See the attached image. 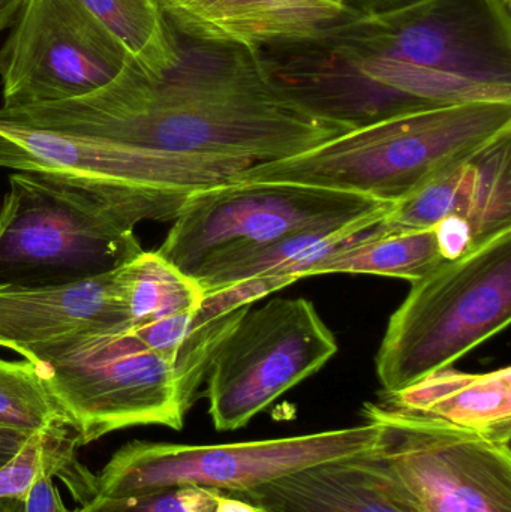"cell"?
<instances>
[{
    "instance_id": "277c9868",
    "label": "cell",
    "mask_w": 511,
    "mask_h": 512,
    "mask_svg": "<svg viewBox=\"0 0 511 512\" xmlns=\"http://www.w3.org/2000/svg\"><path fill=\"white\" fill-rule=\"evenodd\" d=\"M510 132L511 104L446 105L351 129L233 180L300 183L399 204Z\"/></svg>"
},
{
    "instance_id": "cb8c5ba5",
    "label": "cell",
    "mask_w": 511,
    "mask_h": 512,
    "mask_svg": "<svg viewBox=\"0 0 511 512\" xmlns=\"http://www.w3.org/2000/svg\"><path fill=\"white\" fill-rule=\"evenodd\" d=\"M11 502L12 512H72L63 504L51 477L39 478L23 499H11Z\"/></svg>"
},
{
    "instance_id": "e0dca14e",
    "label": "cell",
    "mask_w": 511,
    "mask_h": 512,
    "mask_svg": "<svg viewBox=\"0 0 511 512\" xmlns=\"http://www.w3.org/2000/svg\"><path fill=\"white\" fill-rule=\"evenodd\" d=\"M387 397V405L432 418L500 445L511 442V369L438 370Z\"/></svg>"
},
{
    "instance_id": "8fae6325",
    "label": "cell",
    "mask_w": 511,
    "mask_h": 512,
    "mask_svg": "<svg viewBox=\"0 0 511 512\" xmlns=\"http://www.w3.org/2000/svg\"><path fill=\"white\" fill-rule=\"evenodd\" d=\"M384 427L380 456L416 512H511V448L432 418L366 403Z\"/></svg>"
},
{
    "instance_id": "9a60e30c",
    "label": "cell",
    "mask_w": 511,
    "mask_h": 512,
    "mask_svg": "<svg viewBox=\"0 0 511 512\" xmlns=\"http://www.w3.org/2000/svg\"><path fill=\"white\" fill-rule=\"evenodd\" d=\"M179 35L260 50L354 15L332 0H161Z\"/></svg>"
},
{
    "instance_id": "f546056e",
    "label": "cell",
    "mask_w": 511,
    "mask_h": 512,
    "mask_svg": "<svg viewBox=\"0 0 511 512\" xmlns=\"http://www.w3.org/2000/svg\"><path fill=\"white\" fill-rule=\"evenodd\" d=\"M332 2H339V0H332ZM339 3H341V2H339Z\"/></svg>"
},
{
    "instance_id": "ac0fdd59",
    "label": "cell",
    "mask_w": 511,
    "mask_h": 512,
    "mask_svg": "<svg viewBox=\"0 0 511 512\" xmlns=\"http://www.w3.org/2000/svg\"><path fill=\"white\" fill-rule=\"evenodd\" d=\"M437 228L381 234L351 248L326 256L309 268L318 274H377L414 283L446 261Z\"/></svg>"
},
{
    "instance_id": "7c38bea8",
    "label": "cell",
    "mask_w": 511,
    "mask_h": 512,
    "mask_svg": "<svg viewBox=\"0 0 511 512\" xmlns=\"http://www.w3.org/2000/svg\"><path fill=\"white\" fill-rule=\"evenodd\" d=\"M249 167L233 159L158 152L0 120V168L57 174L113 194L185 201Z\"/></svg>"
},
{
    "instance_id": "ba28073f",
    "label": "cell",
    "mask_w": 511,
    "mask_h": 512,
    "mask_svg": "<svg viewBox=\"0 0 511 512\" xmlns=\"http://www.w3.org/2000/svg\"><path fill=\"white\" fill-rule=\"evenodd\" d=\"M383 442L384 427L369 420L347 429L237 444L134 441L119 448L96 475L98 493L132 496L188 486L246 492L321 463L378 453Z\"/></svg>"
},
{
    "instance_id": "44dd1931",
    "label": "cell",
    "mask_w": 511,
    "mask_h": 512,
    "mask_svg": "<svg viewBox=\"0 0 511 512\" xmlns=\"http://www.w3.org/2000/svg\"><path fill=\"white\" fill-rule=\"evenodd\" d=\"M126 310L131 328L146 327L192 312L204 298L195 280L153 252H141L125 265Z\"/></svg>"
},
{
    "instance_id": "d4e9b609",
    "label": "cell",
    "mask_w": 511,
    "mask_h": 512,
    "mask_svg": "<svg viewBox=\"0 0 511 512\" xmlns=\"http://www.w3.org/2000/svg\"><path fill=\"white\" fill-rule=\"evenodd\" d=\"M339 2L354 14L374 15L410 8L426 0H339Z\"/></svg>"
},
{
    "instance_id": "484cf974",
    "label": "cell",
    "mask_w": 511,
    "mask_h": 512,
    "mask_svg": "<svg viewBox=\"0 0 511 512\" xmlns=\"http://www.w3.org/2000/svg\"><path fill=\"white\" fill-rule=\"evenodd\" d=\"M26 439L24 436L0 430V468H3L15 456V453L23 447Z\"/></svg>"
},
{
    "instance_id": "f1b7e54d",
    "label": "cell",
    "mask_w": 511,
    "mask_h": 512,
    "mask_svg": "<svg viewBox=\"0 0 511 512\" xmlns=\"http://www.w3.org/2000/svg\"><path fill=\"white\" fill-rule=\"evenodd\" d=\"M503 2L510 6V0H503Z\"/></svg>"
},
{
    "instance_id": "4fadbf2b",
    "label": "cell",
    "mask_w": 511,
    "mask_h": 512,
    "mask_svg": "<svg viewBox=\"0 0 511 512\" xmlns=\"http://www.w3.org/2000/svg\"><path fill=\"white\" fill-rule=\"evenodd\" d=\"M125 322V265L66 285L0 288V346L23 357L84 331Z\"/></svg>"
},
{
    "instance_id": "6da1fadb",
    "label": "cell",
    "mask_w": 511,
    "mask_h": 512,
    "mask_svg": "<svg viewBox=\"0 0 511 512\" xmlns=\"http://www.w3.org/2000/svg\"><path fill=\"white\" fill-rule=\"evenodd\" d=\"M257 53L282 92L350 131L446 105L511 104V17L503 0H426L354 14Z\"/></svg>"
},
{
    "instance_id": "52a82bcc",
    "label": "cell",
    "mask_w": 511,
    "mask_h": 512,
    "mask_svg": "<svg viewBox=\"0 0 511 512\" xmlns=\"http://www.w3.org/2000/svg\"><path fill=\"white\" fill-rule=\"evenodd\" d=\"M395 204L288 182H230L194 192L155 251L198 282L230 259L312 228L386 215Z\"/></svg>"
},
{
    "instance_id": "3957f363",
    "label": "cell",
    "mask_w": 511,
    "mask_h": 512,
    "mask_svg": "<svg viewBox=\"0 0 511 512\" xmlns=\"http://www.w3.org/2000/svg\"><path fill=\"white\" fill-rule=\"evenodd\" d=\"M185 203L15 171L0 207V288L66 285L113 273L143 252L135 236L140 222L174 221Z\"/></svg>"
},
{
    "instance_id": "5b68a950",
    "label": "cell",
    "mask_w": 511,
    "mask_h": 512,
    "mask_svg": "<svg viewBox=\"0 0 511 512\" xmlns=\"http://www.w3.org/2000/svg\"><path fill=\"white\" fill-rule=\"evenodd\" d=\"M511 227L446 259L411 286L375 358L386 396L399 393L509 327Z\"/></svg>"
},
{
    "instance_id": "7a4b0ae2",
    "label": "cell",
    "mask_w": 511,
    "mask_h": 512,
    "mask_svg": "<svg viewBox=\"0 0 511 512\" xmlns=\"http://www.w3.org/2000/svg\"><path fill=\"white\" fill-rule=\"evenodd\" d=\"M179 36L161 75L134 60L104 89L17 111V122L126 146L257 165L308 152L350 129L314 116L282 92L257 50Z\"/></svg>"
},
{
    "instance_id": "83f0119b",
    "label": "cell",
    "mask_w": 511,
    "mask_h": 512,
    "mask_svg": "<svg viewBox=\"0 0 511 512\" xmlns=\"http://www.w3.org/2000/svg\"><path fill=\"white\" fill-rule=\"evenodd\" d=\"M0 512H12L11 499H0Z\"/></svg>"
},
{
    "instance_id": "9c48e42d",
    "label": "cell",
    "mask_w": 511,
    "mask_h": 512,
    "mask_svg": "<svg viewBox=\"0 0 511 512\" xmlns=\"http://www.w3.org/2000/svg\"><path fill=\"white\" fill-rule=\"evenodd\" d=\"M336 352L335 336L306 298L278 297L251 307L222 340L207 372L204 396L213 426L242 429Z\"/></svg>"
},
{
    "instance_id": "7402d4cb",
    "label": "cell",
    "mask_w": 511,
    "mask_h": 512,
    "mask_svg": "<svg viewBox=\"0 0 511 512\" xmlns=\"http://www.w3.org/2000/svg\"><path fill=\"white\" fill-rule=\"evenodd\" d=\"M68 427V417L35 364L0 360V430L30 438Z\"/></svg>"
},
{
    "instance_id": "5bb4252c",
    "label": "cell",
    "mask_w": 511,
    "mask_h": 512,
    "mask_svg": "<svg viewBox=\"0 0 511 512\" xmlns=\"http://www.w3.org/2000/svg\"><path fill=\"white\" fill-rule=\"evenodd\" d=\"M446 219L470 228L474 245L511 227V132L450 168L384 218L389 233L426 230Z\"/></svg>"
},
{
    "instance_id": "ffe728a7",
    "label": "cell",
    "mask_w": 511,
    "mask_h": 512,
    "mask_svg": "<svg viewBox=\"0 0 511 512\" xmlns=\"http://www.w3.org/2000/svg\"><path fill=\"white\" fill-rule=\"evenodd\" d=\"M144 71L161 75L179 60V36L161 0H81Z\"/></svg>"
},
{
    "instance_id": "2e32d148",
    "label": "cell",
    "mask_w": 511,
    "mask_h": 512,
    "mask_svg": "<svg viewBox=\"0 0 511 512\" xmlns=\"http://www.w3.org/2000/svg\"><path fill=\"white\" fill-rule=\"evenodd\" d=\"M233 495L264 512H416L380 451L321 463Z\"/></svg>"
},
{
    "instance_id": "30bf717a",
    "label": "cell",
    "mask_w": 511,
    "mask_h": 512,
    "mask_svg": "<svg viewBox=\"0 0 511 512\" xmlns=\"http://www.w3.org/2000/svg\"><path fill=\"white\" fill-rule=\"evenodd\" d=\"M0 47L2 110L84 98L131 57L81 0H23Z\"/></svg>"
},
{
    "instance_id": "4316f807",
    "label": "cell",
    "mask_w": 511,
    "mask_h": 512,
    "mask_svg": "<svg viewBox=\"0 0 511 512\" xmlns=\"http://www.w3.org/2000/svg\"><path fill=\"white\" fill-rule=\"evenodd\" d=\"M23 0H0V33L8 29Z\"/></svg>"
},
{
    "instance_id": "d6986e66",
    "label": "cell",
    "mask_w": 511,
    "mask_h": 512,
    "mask_svg": "<svg viewBox=\"0 0 511 512\" xmlns=\"http://www.w3.org/2000/svg\"><path fill=\"white\" fill-rule=\"evenodd\" d=\"M80 447L83 445L72 427L30 436L0 468V499L20 501L35 481L51 477L59 478L78 504H86L98 495V480L78 459Z\"/></svg>"
},
{
    "instance_id": "8992f818",
    "label": "cell",
    "mask_w": 511,
    "mask_h": 512,
    "mask_svg": "<svg viewBox=\"0 0 511 512\" xmlns=\"http://www.w3.org/2000/svg\"><path fill=\"white\" fill-rule=\"evenodd\" d=\"M24 360L35 364L81 445L129 427L179 432L194 405L176 364L150 351L128 322L51 343Z\"/></svg>"
},
{
    "instance_id": "603a6c76",
    "label": "cell",
    "mask_w": 511,
    "mask_h": 512,
    "mask_svg": "<svg viewBox=\"0 0 511 512\" xmlns=\"http://www.w3.org/2000/svg\"><path fill=\"white\" fill-rule=\"evenodd\" d=\"M224 492L207 487H174L132 496L96 495L74 512H219Z\"/></svg>"
}]
</instances>
